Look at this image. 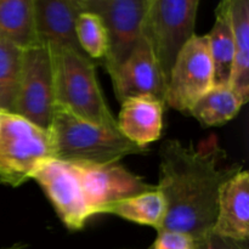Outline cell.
I'll list each match as a JSON object with an SVG mask.
<instances>
[{"mask_svg":"<svg viewBox=\"0 0 249 249\" xmlns=\"http://www.w3.org/2000/svg\"><path fill=\"white\" fill-rule=\"evenodd\" d=\"M195 241L190 236L173 231L157 232L155 242L148 249H194Z\"/></svg>","mask_w":249,"mask_h":249,"instance_id":"cell-22","label":"cell"},{"mask_svg":"<svg viewBox=\"0 0 249 249\" xmlns=\"http://www.w3.org/2000/svg\"><path fill=\"white\" fill-rule=\"evenodd\" d=\"M229 6L236 45L229 87L246 105L249 97V1L229 0Z\"/></svg>","mask_w":249,"mask_h":249,"instance_id":"cell-16","label":"cell"},{"mask_svg":"<svg viewBox=\"0 0 249 249\" xmlns=\"http://www.w3.org/2000/svg\"><path fill=\"white\" fill-rule=\"evenodd\" d=\"M49 131L53 160L61 162L117 164L128 156L147 152V147L130 142L119 131L83 121L57 105Z\"/></svg>","mask_w":249,"mask_h":249,"instance_id":"cell-2","label":"cell"},{"mask_svg":"<svg viewBox=\"0 0 249 249\" xmlns=\"http://www.w3.org/2000/svg\"><path fill=\"white\" fill-rule=\"evenodd\" d=\"M74 169L88 204L97 214H106L113 204L157 189L140 177L117 164H78L70 163Z\"/></svg>","mask_w":249,"mask_h":249,"instance_id":"cell-9","label":"cell"},{"mask_svg":"<svg viewBox=\"0 0 249 249\" xmlns=\"http://www.w3.org/2000/svg\"><path fill=\"white\" fill-rule=\"evenodd\" d=\"M53 60L50 49L36 45L23 51L18 89L11 113L49 129L55 112Z\"/></svg>","mask_w":249,"mask_h":249,"instance_id":"cell-7","label":"cell"},{"mask_svg":"<svg viewBox=\"0 0 249 249\" xmlns=\"http://www.w3.org/2000/svg\"><path fill=\"white\" fill-rule=\"evenodd\" d=\"M207 36L214 68V87H229L236 53L229 0L216 6L215 22Z\"/></svg>","mask_w":249,"mask_h":249,"instance_id":"cell-15","label":"cell"},{"mask_svg":"<svg viewBox=\"0 0 249 249\" xmlns=\"http://www.w3.org/2000/svg\"><path fill=\"white\" fill-rule=\"evenodd\" d=\"M50 53L56 105L83 121L119 131L97 80L96 62L70 48L50 49Z\"/></svg>","mask_w":249,"mask_h":249,"instance_id":"cell-3","label":"cell"},{"mask_svg":"<svg viewBox=\"0 0 249 249\" xmlns=\"http://www.w3.org/2000/svg\"><path fill=\"white\" fill-rule=\"evenodd\" d=\"M243 106L230 87H213L190 108V113L204 126L228 123L237 116Z\"/></svg>","mask_w":249,"mask_h":249,"instance_id":"cell-18","label":"cell"},{"mask_svg":"<svg viewBox=\"0 0 249 249\" xmlns=\"http://www.w3.org/2000/svg\"><path fill=\"white\" fill-rule=\"evenodd\" d=\"M32 179L43 189L58 218L68 230H82L87 221L95 215L70 163L56 160H46L36 170Z\"/></svg>","mask_w":249,"mask_h":249,"instance_id":"cell-10","label":"cell"},{"mask_svg":"<svg viewBox=\"0 0 249 249\" xmlns=\"http://www.w3.org/2000/svg\"><path fill=\"white\" fill-rule=\"evenodd\" d=\"M23 50L0 39V112L11 113L18 89Z\"/></svg>","mask_w":249,"mask_h":249,"instance_id":"cell-20","label":"cell"},{"mask_svg":"<svg viewBox=\"0 0 249 249\" xmlns=\"http://www.w3.org/2000/svg\"><path fill=\"white\" fill-rule=\"evenodd\" d=\"M157 189L167 206L160 231L185 233L194 241L212 232L218 214L219 194L241 164H224L228 158L215 135L195 147L167 140L160 151Z\"/></svg>","mask_w":249,"mask_h":249,"instance_id":"cell-1","label":"cell"},{"mask_svg":"<svg viewBox=\"0 0 249 249\" xmlns=\"http://www.w3.org/2000/svg\"><path fill=\"white\" fill-rule=\"evenodd\" d=\"M198 6V0L150 1L143 19L142 34L155 55L165 87L180 51L196 34Z\"/></svg>","mask_w":249,"mask_h":249,"instance_id":"cell-5","label":"cell"},{"mask_svg":"<svg viewBox=\"0 0 249 249\" xmlns=\"http://www.w3.org/2000/svg\"><path fill=\"white\" fill-rule=\"evenodd\" d=\"M165 211L164 197L160 190L156 189L113 204L106 214H113L140 225L151 226L158 231L164 220Z\"/></svg>","mask_w":249,"mask_h":249,"instance_id":"cell-19","label":"cell"},{"mask_svg":"<svg viewBox=\"0 0 249 249\" xmlns=\"http://www.w3.org/2000/svg\"><path fill=\"white\" fill-rule=\"evenodd\" d=\"M111 79L114 94L121 104L141 96L152 97L164 104L167 87L143 34L128 60L111 74Z\"/></svg>","mask_w":249,"mask_h":249,"instance_id":"cell-11","label":"cell"},{"mask_svg":"<svg viewBox=\"0 0 249 249\" xmlns=\"http://www.w3.org/2000/svg\"><path fill=\"white\" fill-rule=\"evenodd\" d=\"M0 39L23 51L39 45L34 0H0Z\"/></svg>","mask_w":249,"mask_h":249,"instance_id":"cell-17","label":"cell"},{"mask_svg":"<svg viewBox=\"0 0 249 249\" xmlns=\"http://www.w3.org/2000/svg\"><path fill=\"white\" fill-rule=\"evenodd\" d=\"M75 34L80 49L92 61L104 62L107 53V33L101 18L90 11L80 12L75 22Z\"/></svg>","mask_w":249,"mask_h":249,"instance_id":"cell-21","label":"cell"},{"mask_svg":"<svg viewBox=\"0 0 249 249\" xmlns=\"http://www.w3.org/2000/svg\"><path fill=\"white\" fill-rule=\"evenodd\" d=\"M117 118L118 130L126 140L147 147L162 135L164 106L160 100L148 96L133 97L122 102Z\"/></svg>","mask_w":249,"mask_h":249,"instance_id":"cell-14","label":"cell"},{"mask_svg":"<svg viewBox=\"0 0 249 249\" xmlns=\"http://www.w3.org/2000/svg\"><path fill=\"white\" fill-rule=\"evenodd\" d=\"M26 247H27V245L18 242V243H14V245L9 246V247H2L0 249H26Z\"/></svg>","mask_w":249,"mask_h":249,"instance_id":"cell-24","label":"cell"},{"mask_svg":"<svg viewBox=\"0 0 249 249\" xmlns=\"http://www.w3.org/2000/svg\"><path fill=\"white\" fill-rule=\"evenodd\" d=\"M212 232L237 241L249 237V174L240 170L223 185Z\"/></svg>","mask_w":249,"mask_h":249,"instance_id":"cell-13","label":"cell"},{"mask_svg":"<svg viewBox=\"0 0 249 249\" xmlns=\"http://www.w3.org/2000/svg\"><path fill=\"white\" fill-rule=\"evenodd\" d=\"M53 160L49 129L14 113L0 112V184L18 187Z\"/></svg>","mask_w":249,"mask_h":249,"instance_id":"cell-4","label":"cell"},{"mask_svg":"<svg viewBox=\"0 0 249 249\" xmlns=\"http://www.w3.org/2000/svg\"><path fill=\"white\" fill-rule=\"evenodd\" d=\"M194 249H249L248 241H237L209 232L201 240L195 241Z\"/></svg>","mask_w":249,"mask_h":249,"instance_id":"cell-23","label":"cell"},{"mask_svg":"<svg viewBox=\"0 0 249 249\" xmlns=\"http://www.w3.org/2000/svg\"><path fill=\"white\" fill-rule=\"evenodd\" d=\"M34 6L39 45L84 53L75 34L77 17L83 12L79 0H34Z\"/></svg>","mask_w":249,"mask_h":249,"instance_id":"cell-12","label":"cell"},{"mask_svg":"<svg viewBox=\"0 0 249 249\" xmlns=\"http://www.w3.org/2000/svg\"><path fill=\"white\" fill-rule=\"evenodd\" d=\"M151 0H79L85 11L101 18L107 33V53L102 65L113 74L142 36L143 19Z\"/></svg>","mask_w":249,"mask_h":249,"instance_id":"cell-6","label":"cell"},{"mask_svg":"<svg viewBox=\"0 0 249 249\" xmlns=\"http://www.w3.org/2000/svg\"><path fill=\"white\" fill-rule=\"evenodd\" d=\"M214 87V68L208 36L195 34L173 66L164 104L180 112L190 108Z\"/></svg>","mask_w":249,"mask_h":249,"instance_id":"cell-8","label":"cell"}]
</instances>
